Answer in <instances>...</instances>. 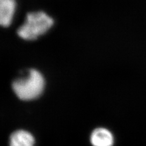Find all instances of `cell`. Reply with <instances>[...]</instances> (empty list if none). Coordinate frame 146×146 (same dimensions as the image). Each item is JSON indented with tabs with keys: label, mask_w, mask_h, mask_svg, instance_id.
<instances>
[{
	"label": "cell",
	"mask_w": 146,
	"mask_h": 146,
	"mask_svg": "<svg viewBox=\"0 0 146 146\" xmlns=\"http://www.w3.org/2000/svg\"><path fill=\"white\" fill-rule=\"evenodd\" d=\"M15 7V0H0V24L2 26L11 25Z\"/></svg>",
	"instance_id": "277c9868"
},
{
	"label": "cell",
	"mask_w": 146,
	"mask_h": 146,
	"mask_svg": "<svg viewBox=\"0 0 146 146\" xmlns=\"http://www.w3.org/2000/svg\"><path fill=\"white\" fill-rule=\"evenodd\" d=\"M90 142L93 146H113L114 138L108 130L100 127L91 133Z\"/></svg>",
	"instance_id": "3957f363"
},
{
	"label": "cell",
	"mask_w": 146,
	"mask_h": 146,
	"mask_svg": "<svg viewBox=\"0 0 146 146\" xmlns=\"http://www.w3.org/2000/svg\"><path fill=\"white\" fill-rule=\"evenodd\" d=\"M34 144L33 135L26 130H17L10 136V146H34Z\"/></svg>",
	"instance_id": "5b68a950"
},
{
	"label": "cell",
	"mask_w": 146,
	"mask_h": 146,
	"mask_svg": "<svg viewBox=\"0 0 146 146\" xmlns=\"http://www.w3.org/2000/svg\"><path fill=\"white\" fill-rule=\"evenodd\" d=\"M54 24L52 18L44 12L28 13L26 20L17 31L18 36L26 40H34L43 35Z\"/></svg>",
	"instance_id": "7a4b0ae2"
},
{
	"label": "cell",
	"mask_w": 146,
	"mask_h": 146,
	"mask_svg": "<svg viewBox=\"0 0 146 146\" xmlns=\"http://www.w3.org/2000/svg\"><path fill=\"white\" fill-rule=\"evenodd\" d=\"M44 79L35 69L30 70L26 76L13 82L12 87L17 96L22 100H32L39 97L44 88Z\"/></svg>",
	"instance_id": "6da1fadb"
}]
</instances>
